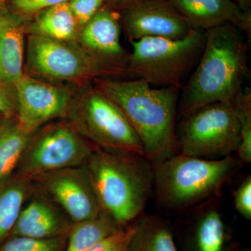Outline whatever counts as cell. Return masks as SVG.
Segmentation results:
<instances>
[{"label": "cell", "instance_id": "13", "mask_svg": "<svg viewBox=\"0 0 251 251\" xmlns=\"http://www.w3.org/2000/svg\"><path fill=\"white\" fill-rule=\"evenodd\" d=\"M74 223L49 198L32 188L10 236L49 239L67 236Z\"/></svg>", "mask_w": 251, "mask_h": 251}, {"label": "cell", "instance_id": "10", "mask_svg": "<svg viewBox=\"0 0 251 251\" xmlns=\"http://www.w3.org/2000/svg\"><path fill=\"white\" fill-rule=\"evenodd\" d=\"M30 181L34 191L54 203L74 224L103 212L82 166L40 175Z\"/></svg>", "mask_w": 251, "mask_h": 251}, {"label": "cell", "instance_id": "32", "mask_svg": "<svg viewBox=\"0 0 251 251\" xmlns=\"http://www.w3.org/2000/svg\"><path fill=\"white\" fill-rule=\"evenodd\" d=\"M6 0H0V8L6 5Z\"/></svg>", "mask_w": 251, "mask_h": 251}, {"label": "cell", "instance_id": "8", "mask_svg": "<svg viewBox=\"0 0 251 251\" xmlns=\"http://www.w3.org/2000/svg\"><path fill=\"white\" fill-rule=\"evenodd\" d=\"M182 115L176 128V153L220 159L237 152L240 121L232 101L208 104Z\"/></svg>", "mask_w": 251, "mask_h": 251}, {"label": "cell", "instance_id": "1", "mask_svg": "<svg viewBox=\"0 0 251 251\" xmlns=\"http://www.w3.org/2000/svg\"><path fill=\"white\" fill-rule=\"evenodd\" d=\"M96 87L121 110L151 163L176 153V87H153L139 79L98 78Z\"/></svg>", "mask_w": 251, "mask_h": 251}, {"label": "cell", "instance_id": "12", "mask_svg": "<svg viewBox=\"0 0 251 251\" xmlns=\"http://www.w3.org/2000/svg\"><path fill=\"white\" fill-rule=\"evenodd\" d=\"M120 11L130 41L146 37L179 39L192 29L168 0H135Z\"/></svg>", "mask_w": 251, "mask_h": 251}, {"label": "cell", "instance_id": "5", "mask_svg": "<svg viewBox=\"0 0 251 251\" xmlns=\"http://www.w3.org/2000/svg\"><path fill=\"white\" fill-rule=\"evenodd\" d=\"M205 41L206 31L196 29L179 39L146 37L130 41L128 76L152 86L180 88L199 62Z\"/></svg>", "mask_w": 251, "mask_h": 251}, {"label": "cell", "instance_id": "9", "mask_svg": "<svg viewBox=\"0 0 251 251\" xmlns=\"http://www.w3.org/2000/svg\"><path fill=\"white\" fill-rule=\"evenodd\" d=\"M93 148L66 119L54 120L31 135L14 174L30 180L52 172L82 166Z\"/></svg>", "mask_w": 251, "mask_h": 251}, {"label": "cell", "instance_id": "33", "mask_svg": "<svg viewBox=\"0 0 251 251\" xmlns=\"http://www.w3.org/2000/svg\"><path fill=\"white\" fill-rule=\"evenodd\" d=\"M5 119V117L2 116H0V125H1V122H3V120H4Z\"/></svg>", "mask_w": 251, "mask_h": 251}, {"label": "cell", "instance_id": "3", "mask_svg": "<svg viewBox=\"0 0 251 251\" xmlns=\"http://www.w3.org/2000/svg\"><path fill=\"white\" fill-rule=\"evenodd\" d=\"M206 31L202 53L183 87L180 113L217 102L232 101L249 75L248 48L232 23Z\"/></svg>", "mask_w": 251, "mask_h": 251}, {"label": "cell", "instance_id": "31", "mask_svg": "<svg viewBox=\"0 0 251 251\" xmlns=\"http://www.w3.org/2000/svg\"><path fill=\"white\" fill-rule=\"evenodd\" d=\"M233 1L242 11L251 10V0H233Z\"/></svg>", "mask_w": 251, "mask_h": 251}, {"label": "cell", "instance_id": "2", "mask_svg": "<svg viewBox=\"0 0 251 251\" xmlns=\"http://www.w3.org/2000/svg\"><path fill=\"white\" fill-rule=\"evenodd\" d=\"M102 211L120 227L133 224L153 193V168L146 157L94 146L83 166Z\"/></svg>", "mask_w": 251, "mask_h": 251}, {"label": "cell", "instance_id": "7", "mask_svg": "<svg viewBox=\"0 0 251 251\" xmlns=\"http://www.w3.org/2000/svg\"><path fill=\"white\" fill-rule=\"evenodd\" d=\"M66 120L92 145L145 156L143 144L116 105L97 87L74 95Z\"/></svg>", "mask_w": 251, "mask_h": 251}, {"label": "cell", "instance_id": "28", "mask_svg": "<svg viewBox=\"0 0 251 251\" xmlns=\"http://www.w3.org/2000/svg\"><path fill=\"white\" fill-rule=\"evenodd\" d=\"M18 101L14 85L0 80V116L17 117Z\"/></svg>", "mask_w": 251, "mask_h": 251}, {"label": "cell", "instance_id": "27", "mask_svg": "<svg viewBox=\"0 0 251 251\" xmlns=\"http://www.w3.org/2000/svg\"><path fill=\"white\" fill-rule=\"evenodd\" d=\"M106 0H69V6L80 29L103 6Z\"/></svg>", "mask_w": 251, "mask_h": 251}, {"label": "cell", "instance_id": "16", "mask_svg": "<svg viewBox=\"0 0 251 251\" xmlns=\"http://www.w3.org/2000/svg\"><path fill=\"white\" fill-rule=\"evenodd\" d=\"M25 31L23 18L6 5L0 8V80L11 85L24 75Z\"/></svg>", "mask_w": 251, "mask_h": 251}, {"label": "cell", "instance_id": "23", "mask_svg": "<svg viewBox=\"0 0 251 251\" xmlns=\"http://www.w3.org/2000/svg\"><path fill=\"white\" fill-rule=\"evenodd\" d=\"M240 121L241 142L237 149L238 159L243 163L251 162V92L242 90L232 100Z\"/></svg>", "mask_w": 251, "mask_h": 251}, {"label": "cell", "instance_id": "14", "mask_svg": "<svg viewBox=\"0 0 251 251\" xmlns=\"http://www.w3.org/2000/svg\"><path fill=\"white\" fill-rule=\"evenodd\" d=\"M192 29L206 31L232 23L251 39V11H242L233 0H168Z\"/></svg>", "mask_w": 251, "mask_h": 251}, {"label": "cell", "instance_id": "15", "mask_svg": "<svg viewBox=\"0 0 251 251\" xmlns=\"http://www.w3.org/2000/svg\"><path fill=\"white\" fill-rule=\"evenodd\" d=\"M120 34L119 14L105 5L81 28L77 41L96 55L126 66L128 56L122 47Z\"/></svg>", "mask_w": 251, "mask_h": 251}, {"label": "cell", "instance_id": "24", "mask_svg": "<svg viewBox=\"0 0 251 251\" xmlns=\"http://www.w3.org/2000/svg\"><path fill=\"white\" fill-rule=\"evenodd\" d=\"M68 235L49 239L10 236L0 245V251H64Z\"/></svg>", "mask_w": 251, "mask_h": 251}, {"label": "cell", "instance_id": "29", "mask_svg": "<svg viewBox=\"0 0 251 251\" xmlns=\"http://www.w3.org/2000/svg\"><path fill=\"white\" fill-rule=\"evenodd\" d=\"M234 206L242 217L251 219V176H248L241 183L234 194Z\"/></svg>", "mask_w": 251, "mask_h": 251}, {"label": "cell", "instance_id": "26", "mask_svg": "<svg viewBox=\"0 0 251 251\" xmlns=\"http://www.w3.org/2000/svg\"><path fill=\"white\" fill-rule=\"evenodd\" d=\"M69 0H6V6L19 17L35 16L43 10Z\"/></svg>", "mask_w": 251, "mask_h": 251}, {"label": "cell", "instance_id": "25", "mask_svg": "<svg viewBox=\"0 0 251 251\" xmlns=\"http://www.w3.org/2000/svg\"><path fill=\"white\" fill-rule=\"evenodd\" d=\"M134 232L133 222L100 239L87 251H128Z\"/></svg>", "mask_w": 251, "mask_h": 251}, {"label": "cell", "instance_id": "17", "mask_svg": "<svg viewBox=\"0 0 251 251\" xmlns=\"http://www.w3.org/2000/svg\"><path fill=\"white\" fill-rule=\"evenodd\" d=\"M231 229L221 212L207 208L195 220L186 239V251H236Z\"/></svg>", "mask_w": 251, "mask_h": 251}, {"label": "cell", "instance_id": "20", "mask_svg": "<svg viewBox=\"0 0 251 251\" xmlns=\"http://www.w3.org/2000/svg\"><path fill=\"white\" fill-rule=\"evenodd\" d=\"M34 132L26 129L17 117L5 118L0 125V183L14 174L23 151Z\"/></svg>", "mask_w": 251, "mask_h": 251}, {"label": "cell", "instance_id": "21", "mask_svg": "<svg viewBox=\"0 0 251 251\" xmlns=\"http://www.w3.org/2000/svg\"><path fill=\"white\" fill-rule=\"evenodd\" d=\"M135 232L128 251H178L173 232L163 220L141 216L134 222Z\"/></svg>", "mask_w": 251, "mask_h": 251}, {"label": "cell", "instance_id": "4", "mask_svg": "<svg viewBox=\"0 0 251 251\" xmlns=\"http://www.w3.org/2000/svg\"><path fill=\"white\" fill-rule=\"evenodd\" d=\"M239 166L232 156L205 159L175 153L152 163L153 192L163 209L186 210L216 196Z\"/></svg>", "mask_w": 251, "mask_h": 251}, {"label": "cell", "instance_id": "30", "mask_svg": "<svg viewBox=\"0 0 251 251\" xmlns=\"http://www.w3.org/2000/svg\"><path fill=\"white\" fill-rule=\"evenodd\" d=\"M135 0H106L107 6L114 10H121L125 6H128Z\"/></svg>", "mask_w": 251, "mask_h": 251}, {"label": "cell", "instance_id": "22", "mask_svg": "<svg viewBox=\"0 0 251 251\" xmlns=\"http://www.w3.org/2000/svg\"><path fill=\"white\" fill-rule=\"evenodd\" d=\"M121 227L102 212L93 219L74 224L67 238L64 251H87L96 243Z\"/></svg>", "mask_w": 251, "mask_h": 251}, {"label": "cell", "instance_id": "19", "mask_svg": "<svg viewBox=\"0 0 251 251\" xmlns=\"http://www.w3.org/2000/svg\"><path fill=\"white\" fill-rule=\"evenodd\" d=\"M31 191L30 180L17 175L0 183V245L11 235Z\"/></svg>", "mask_w": 251, "mask_h": 251}, {"label": "cell", "instance_id": "11", "mask_svg": "<svg viewBox=\"0 0 251 251\" xmlns=\"http://www.w3.org/2000/svg\"><path fill=\"white\" fill-rule=\"evenodd\" d=\"M18 122L35 132L54 120L66 119L74 94L67 87L49 83L24 74L15 85Z\"/></svg>", "mask_w": 251, "mask_h": 251}, {"label": "cell", "instance_id": "6", "mask_svg": "<svg viewBox=\"0 0 251 251\" xmlns=\"http://www.w3.org/2000/svg\"><path fill=\"white\" fill-rule=\"evenodd\" d=\"M27 69L31 76L84 84L128 75L126 66L96 55L78 41L56 40L36 34L28 36Z\"/></svg>", "mask_w": 251, "mask_h": 251}, {"label": "cell", "instance_id": "18", "mask_svg": "<svg viewBox=\"0 0 251 251\" xmlns=\"http://www.w3.org/2000/svg\"><path fill=\"white\" fill-rule=\"evenodd\" d=\"M80 28L69 2L61 3L43 10L34 16L25 31L62 41H77Z\"/></svg>", "mask_w": 251, "mask_h": 251}, {"label": "cell", "instance_id": "34", "mask_svg": "<svg viewBox=\"0 0 251 251\" xmlns=\"http://www.w3.org/2000/svg\"><path fill=\"white\" fill-rule=\"evenodd\" d=\"M240 251H251V249H244V250H242Z\"/></svg>", "mask_w": 251, "mask_h": 251}]
</instances>
